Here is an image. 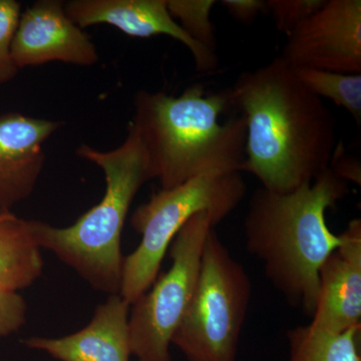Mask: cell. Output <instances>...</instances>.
I'll list each match as a JSON object with an SVG mask.
<instances>
[{
  "label": "cell",
  "mask_w": 361,
  "mask_h": 361,
  "mask_svg": "<svg viewBox=\"0 0 361 361\" xmlns=\"http://www.w3.org/2000/svg\"><path fill=\"white\" fill-rule=\"evenodd\" d=\"M21 14V4L16 0H0V85L13 80L18 73L11 47Z\"/></svg>",
  "instance_id": "cell-18"
},
{
  "label": "cell",
  "mask_w": 361,
  "mask_h": 361,
  "mask_svg": "<svg viewBox=\"0 0 361 361\" xmlns=\"http://www.w3.org/2000/svg\"><path fill=\"white\" fill-rule=\"evenodd\" d=\"M61 126L20 113L0 116V211H11L33 193L44 166V142Z\"/></svg>",
  "instance_id": "cell-12"
},
{
  "label": "cell",
  "mask_w": 361,
  "mask_h": 361,
  "mask_svg": "<svg viewBox=\"0 0 361 361\" xmlns=\"http://www.w3.org/2000/svg\"><path fill=\"white\" fill-rule=\"evenodd\" d=\"M65 9L82 30L109 25L137 39L167 35L189 49L197 71L209 73L218 68L216 52L199 44L183 30L171 16L167 0H71L65 4Z\"/></svg>",
  "instance_id": "cell-10"
},
{
  "label": "cell",
  "mask_w": 361,
  "mask_h": 361,
  "mask_svg": "<svg viewBox=\"0 0 361 361\" xmlns=\"http://www.w3.org/2000/svg\"><path fill=\"white\" fill-rule=\"evenodd\" d=\"M213 228L206 212L188 221L169 248L171 267L130 305V353L137 361H173L172 338L193 297L204 245Z\"/></svg>",
  "instance_id": "cell-7"
},
{
  "label": "cell",
  "mask_w": 361,
  "mask_h": 361,
  "mask_svg": "<svg viewBox=\"0 0 361 361\" xmlns=\"http://www.w3.org/2000/svg\"><path fill=\"white\" fill-rule=\"evenodd\" d=\"M329 169L345 182H353L360 186V161L353 156L346 155L342 142L336 145Z\"/></svg>",
  "instance_id": "cell-22"
},
{
  "label": "cell",
  "mask_w": 361,
  "mask_h": 361,
  "mask_svg": "<svg viewBox=\"0 0 361 361\" xmlns=\"http://www.w3.org/2000/svg\"><path fill=\"white\" fill-rule=\"evenodd\" d=\"M130 310L120 294H113L97 306L84 329L56 338L32 336L23 343L59 361H130Z\"/></svg>",
  "instance_id": "cell-13"
},
{
  "label": "cell",
  "mask_w": 361,
  "mask_h": 361,
  "mask_svg": "<svg viewBox=\"0 0 361 361\" xmlns=\"http://www.w3.org/2000/svg\"><path fill=\"white\" fill-rule=\"evenodd\" d=\"M234 20L251 25L261 14L267 13L266 0H222L220 2Z\"/></svg>",
  "instance_id": "cell-21"
},
{
  "label": "cell",
  "mask_w": 361,
  "mask_h": 361,
  "mask_svg": "<svg viewBox=\"0 0 361 361\" xmlns=\"http://www.w3.org/2000/svg\"><path fill=\"white\" fill-rule=\"evenodd\" d=\"M318 274L317 301L312 329L341 334L361 327V221L353 219L341 233Z\"/></svg>",
  "instance_id": "cell-11"
},
{
  "label": "cell",
  "mask_w": 361,
  "mask_h": 361,
  "mask_svg": "<svg viewBox=\"0 0 361 361\" xmlns=\"http://www.w3.org/2000/svg\"><path fill=\"white\" fill-rule=\"evenodd\" d=\"M311 94L329 99L361 123V75H345L312 68H292Z\"/></svg>",
  "instance_id": "cell-16"
},
{
  "label": "cell",
  "mask_w": 361,
  "mask_h": 361,
  "mask_svg": "<svg viewBox=\"0 0 361 361\" xmlns=\"http://www.w3.org/2000/svg\"><path fill=\"white\" fill-rule=\"evenodd\" d=\"M229 94L246 121L243 172L255 176L261 188L291 193L329 168L336 118L280 56L242 73Z\"/></svg>",
  "instance_id": "cell-1"
},
{
  "label": "cell",
  "mask_w": 361,
  "mask_h": 361,
  "mask_svg": "<svg viewBox=\"0 0 361 361\" xmlns=\"http://www.w3.org/2000/svg\"><path fill=\"white\" fill-rule=\"evenodd\" d=\"M348 194V183L329 168L291 193L259 188L249 203L247 250L262 262L266 277L287 303L310 317L320 267L341 242V235L327 226L326 212Z\"/></svg>",
  "instance_id": "cell-2"
},
{
  "label": "cell",
  "mask_w": 361,
  "mask_h": 361,
  "mask_svg": "<svg viewBox=\"0 0 361 361\" xmlns=\"http://www.w3.org/2000/svg\"><path fill=\"white\" fill-rule=\"evenodd\" d=\"M280 58L291 68L360 75V0H325L287 37Z\"/></svg>",
  "instance_id": "cell-8"
},
{
  "label": "cell",
  "mask_w": 361,
  "mask_h": 361,
  "mask_svg": "<svg viewBox=\"0 0 361 361\" xmlns=\"http://www.w3.org/2000/svg\"><path fill=\"white\" fill-rule=\"evenodd\" d=\"M247 186L242 173L200 176L173 189L157 192L130 218L142 236L139 246L125 256L120 295L130 305L151 288L161 262L183 226L196 214L208 213L218 225L240 205Z\"/></svg>",
  "instance_id": "cell-5"
},
{
  "label": "cell",
  "mask_w": 361,
  "mask_h": 361,
  "mask_svg": "<svg viewBox=\"0 0 361 361\" xmlns=\"http://www.w3.org/2000/svg\"><path fill=\"white\" fill-rule=\"evenodd\" d=\"M11 54L18 70L54 61L90 66L99 59L96 45L61 0H39L20 14Z\"/></svg>",
  "instance_id": "cell-9"
},
{
  "label": "cell",
  "mask_w": 361,
  "mask_h": 361,
  "mask_svg": "<svg viewBox=\"0 0 361 361\" xmlns=\"http://www.w3.org/2000/svg\"><path fill=\"white\" fill-rule=\"evenodd\" d=\"M77 155L103 170V198L68 227L32 220L33 237L40 249L54 253L94 290L118 294L125 258L123 226L135 197L153 180L148 154L129 123L127 137L118 148L104 152L82 144Z\"/></svg>",
  "instance_id": "cell-4"
},
{
  "label": "cell",
  "mask_w": 361,
  "mask_h": 361,
  "mask_svg": "<svg viewBox=\"0 0 361 361\" xmlns=\"http://www.w3.org/2000/svg\"><path fill=\"white\" fill-rule=\"evenodd\" d=\"M288 361H361V327L329 334L299 325L287 332Z\"/></svg>",
  "instance_id": "cell-15"
},
{
  "label": "cell",
  "mask_w": 361,
  "mask_h": 361,
  "mask_svg": "<svg viewBox=\"0 0 361 361\" xmlns=\"http://www.w3.org/2000/svg\"><path fill=\"white\" fill-rule=\"evenodd\" d=\"M325 0H266L267 13L272 16L278 32L286 37L310 18Z\"/></svg>",
  "instance_id": "cell-19"
},
{
  "label": "cell",
  "mask_w": 361,
  "mask_h": 361,
  "mask_svg": "<svg viewBox=\"0 0 361 361\" xmlns=\"http://www.w3.org/2000/svg\"><path fill=\"white\" fill-rule=\"evenodd\" d=\"M232 106L229 90L210 92L188 87L179 97L139 90L130 125L146 149L153 179L173 189L209 174L243 172L246 121L243 116L220 123Z\"/></svg>",
  "instance_id": "cell-3"
},
{
  "label": "cell",
  "mask_w": 361,
  "mask_h": 361,
  "mask_svg": "<svg viewBox=\"0 0 361 361\" xmlns=\"http://www.w3.org/2000/svg\"><path fill=\"white\" fill-rule=\"evenodd\" d=\"M214 0H167L171 16L185 32L199 44L216 52L217 39L211 13Z\"/></svg>",
  "instance_id": "cell-17"
},
{
  "label": "cell",
  "mask_w": 361,
  "mask_h": 361,
  "mask_svg": "<svg viewBox=\"0 0 361 361\" xmlns=\"http://www.w3.org/2000/svg\"><path fill=\"white\" fill-rule=\"evenodd\" d=\"M27 304L18 292L0 288V337L20 331L26 322Z\"/></svg>",
  "instance_id": "cell-20"
},
{
  "label": "cell",
  "mask_w": 361,
  "mask_h": 361,
  "mask_svg": "<svg viewBox=\"0 0 361 361\" xmlns=\"http://www.w3.org/2000/svg\"><path fill=\"white\" fill-rule=\"evenodd\" d=\"M251 297L248 273L213 228L204 245L193 297L172 344L188 361H237Z\"/></svg>",
  "instance_id": "cell-6"
},
{
  "label": "cell",
  "mask_w": 361,
  "mask_h": 361,
  "mask_svg": "<svg viewBox=\"0 0 361 361\" xmlns=\"http://www.w3.org/2000/svg\"><path fill=\"white\" fill-rule=\"evenodd\" d=\"M44 267L32 220L0 211V288L16 292L28 288L42 276Z\"/></svg>",
  "instance_id": "cell-14"
}]
</instances>
